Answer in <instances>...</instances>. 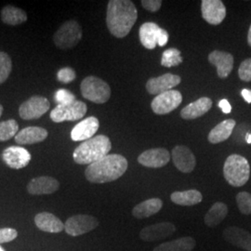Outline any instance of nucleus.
Segmentation results:
<instances>
[{
    "label": "nucleus",
    "mask_w": 251,
    "mask_h": 251,
    "mask_svg": "<svg viewBox=\"0 0 251 251\" xmlns=\"http://www.w3.org/2000/svg\"><path fill=\"white\" fill-rule=\"evenodd\" d=\"M138 12L132 1L110 0L108 2L106 24L110 33L117 38L127 36L135 25Z\"/></svg>",
    "instance_id": "f257e3e1"
},
{
    "label": "nucleus",
    "mask_w": 251,
    "mask_h": 251,
    "mask_svg": "<svg viewBox=\"0 0 251 251\" xmlns=\"http://www.w3.org/2000/svg\"><path fill=\"white\" fill-rule=\"evenodd\" d=\"M128 163L121 154L111 153L92 163L85 171L86 179L92 183H106L119 179L127 170Z\"/></svg>",
    "instance_id": "f03ea898"
},
{
    "label": "nucleus",
    "mask_w": 251,
    "mask_h": 251,
    "mask_svg": "<svg viewBox=\"0 0 251 251\" xmlns=\"http://www.w3.org/2000/svg\"><path fill=\"white\" fill-rule=\"evenodd\" d=\"M112 149L110 139L105 135H98L83 142L73 152L74 161L79 165H90L109 154Z\"/></svg>",
    "instance_id": "7ed1b4c3"
},
{
    "label": "nucleus",
    "mask_w": 251,
    "mask_h": 251,
    "mask_svg": "<svg viewBox=\"0 0 251 251\" xmlns=\"http://www.w3.org/2000/svg\"><path fill=\"white\" fill-rule=\"evenodd\" d=\"M224 175L230 185L233 187H241L250 179V163L240 154H231L225 161Z\"/></svg>",
    "instance_id": "20e7f679"
},
{
    "label": "nucleus",
    "mask_w": 251,
    "mask_h": 251,
    "mask_svg": "<svg viewBox=\"0 0 251 251\" xmlns=\"http://www.w3.org/2000/svg\"><path fill=\"white\" fill-rule=\"evenodd\" d=\"M81 93L85 99L95 103H105L111 97V89L105 81L90 75L81 82Z\"/></svg>",
    "instance_id": "39448f33"
},
{
    "label": "nucleus",
    "mask_w": 251,
    "mask_h": 251,
    "mask_svg": "<svg viewBox=\"0 0 251 251\" xmlns=\"http://www.w3.org/2000/svg\"><path fill=\"white\" fill-rule=\"evenodd\" d=\"M82 38L80 25L70 20L63 24L54 34V44L61 50H69L77 45Z\"/></svg>",
    "instance_id": "423d86ee"
},
{
    "label": "nucleus",
    "mask_w": 251,
    "mask_h": 251,
    "mask_svg": "<svg viewBox=\"0 0 251 251\" xmlns=\"http://www.w3.org/2000/svg\"><path fill=\"white\" fill-rule=\"evenodd\" d=\"M87 104L81 100H75L69 105H57L50 113V119L55 123L64 121H76L87 113Z\"/></svg>",
    "instance_id": "0eeeda50"
},
{
    "label": "nucleus",
    "mask_w": 251,
    "mask_h": 251,
    "mask_svg": "<svg viewBox=\"0 0 251 251\" xmlns=\"http://www.w3.org/2000/svg\"><path fill=\"white\" fill-rule=\"evenodd\" d=\"M50 108V100L43 96H33L21 104L19 115L25 120H34L44 116Z\"/></svg>",
    "instance_id": "6e6552de"
},
{
    "label": "nucleus",
    "mask_w": 251,
    "mask_h": 251,
    "mask_svg": "<svg viewBox=\"0 0 251 251\" xmlns=\"http://www.w3.org/2000/svg\"><path fill=\"white\" fill-rule=\"evenodd\" d=\"M99 221L95 217L79 214L70 217L64 224V230L71 236H79L97 228Z\"/></svg>",
    "instance_id": "1a4fd4ad"
},
{
    "label": "nucleus",
    "mask_w": 251,
    "mask_h": 251,
    "mask_svg": "<svg viewBox=\"0 0 251 251\" xmlns=\"http://www.w3.org/2000/svg\"><path fill=\"white\" fill-rule=\"evenodd\" d=\"M182 101L181 93L178 90H171L156 95L152 100L151 107L156 115H167L179 106Z\"/></svg>",
    "instance_id": "9d476101"
},
{
    "label": "nucleus",
    "mask_w": 251,
    "mask_h": 251,
    "mask_svg": "<svg viewBox=\"0 0 251 251\" xmlns=\"http://www.w3.org/2000/svg\"><path fill=\"white\" fill-rule=\"evenodd\" d=\"M4 163L13 170L25 168L31 161V153L22 146H9L1 154Z\"/></svg>",
    "instance_id": "9b49d317"
},
{
    "label": "nucleus",
    "mask_w": 251,
    "mask_h": 251,
    "mask_svg": "<svg viewBox=\"0 0 251 251\" xmlns=\"http://www.w3.org/2000/svg\"><path fill=\"white\" fill-rule=\"evenodd\" d=\"M201 11L203 19L211 25L222 24L226 16V8L221 0H203Z\"/></svg>",
    "instance_id": "f8f14e48"
},
{
    "label": "nucleus",
    "mask_w": 251,
    "mask_h": 251,
    "mask_svg": "<svg viewBox=\"0 0 251 251\" xmlns=\"http://www.w3.org/2000/svg\"><path fill=\"white\" fill-rule=\"evenodd\" d=\"M171 160V153L164 148H152L142 152L138 162L146 168L160 169L165 167Z\"/></svg>",
    "instance_id": "ddd939ff"
},
{
    "label": "nucleus",
    "mask_w": 251,
    "mask_h": 251,
    "mask_svg": "<svg viewBox=\"0 0 251 251\" xmlns=\"http://www.w3.org/2000/svg\"><path fill=\"white\" fill-rule=\"evenodd\" d=\"M176 227L171 223H160L150 225L140 232V238L145 242L160 241L175 233Z\"/></svg>",
    "instance_id": "4468645a"
},
{
    "label": "nucleus",
    "mask_w": 251,
    "mask_h": 251,
    "mask_svg": "<svg viewBox=\"0 0 251 251\" xmlns=\"http://www.w3.org/2000/svg\"><path fill=\"white\" fill-rule=\"evenodd\" d=\"M180 81L181 78L179 75L168 73L161 76L150 78L146 83V90L150 94L159 95L178 86Z\"/></svg>",
    "instance_id": "2eb2a0df"
},
{
    "label": "nucleus",
    "mask_w": 251,
    "mask_h": 251,
    "mask_svg": "<svg viewBox=\"0 0 251 251\" xmlns=\"http://www.w3.org/2000/svg\"><path fill=\"white\" fill-rule=\"evenodd\" d=\"M172 160L175 167L183 173L192 172L197 165L195 154L183 145H178L172 150Z\"/></svg>",
    "instance_id": "dca6fc26"
},
{
    "label": "nucleus",
    "mask_w": 251,
    "mask_h": 251,
    "mask_svg": "<svg viewBox=\"0 0 251 251\" xmlns=\"http://www.w3.org/2000/svg\"><path fill=\"white\" fill-rule=\"evenodd\" d=\"M98 118L90 117L74 126L71 131V139L74 142H85L91 139L99 129Z\"/></svg>",
    "instance_id": "f3484780"
},
{
    "label": "nucleus",
    "mask_w": 251,
    "mask_h": 251,
    "mask_svg": "<svg viewBox=\"0 0 251 251\" xmlns=\"http://www.w3.org/2000/svg\"><path fill=\"white\" fill-rule=\"evenodd\" d=\"M60 182L50 176H40L34 178L27 184V191L29 194L34 196L40 195H51L58 191Z\"/></svg>",
    "instance_id": "a211bd4d"
},
{
    "label": "nucleus",
    "mask_w": 251,
    "mask_h": 251,
    "mask_svg": "<svg viewBox=\"0 0 251 251\" xmlns=\"http://www.w3.org/2000/svg\"><path fill=\"white\" fill-rule=\"evenodd\" d=\"M208 61L217 68L220 78H226L233 71V56L231 53L214 50L208 55Z\"/></svg>",
    "instance_id": "6ab92c4d"
},
{
    "label": "nucleus",
    "mask_w": 251,
    "mask_h": 251,
    "mask_svg": "<svg viewBox=\"0 0 251 251\" xmlns=\"http://www.w3.org/2000/svg\"><path fill=\"white\" fill-rule=\"evenodd\" d=\"M224 237L227 242L244 251H251V233L242 228L232 226L224 231Z\"/></svg>",
    "instance_id": "aec40b11"
},
{
    "label": "nucleus",
    "mask_w": 251,
    "mask_h": 251,
    "mask_svg": "<svg viewBox=\"0 0 251 251\" xmlns=\"http://www.w3.org/2000/svg\"><path fill=\"white\" fill-rule=\"evenodd\" d=\"M48 131L40 126H27L20 130L15 136V142L21 145L35 144L45 141L48 138Z\"/></svg>",
    "instance_id": "412c9836"
},
{
    "label": "nucleus",
    "mask_w": 251,
    "mask_h": 251,
    "mask_svg": "<svg viewBox=\"0 0 251 251\" xmlns=\"http://www.w3.org/2000/svg\"><path fill=\"white\" fill-rule=\"evenodd\" d=\"M36 227L46 233H58L64 230L63 222L50 212H41L35 217Z\"/></svg>",
    "instance_id": "4be33fe9"
},
{
    "label": "nucleus",
    "mask_w": 251,
    "mask_h": 251,
    "mask_svg": "<svg viewBox=\"0 0 251 251\" xmlns=\"http://www.w3.org/2000/svg\"><path fill=\"white\" fill-rule=\"evenodd\" d=\"M212 107V100L206 97H202L200 99L191 102L187 106L183 108L180 112V117L186 120L196 119L204 116L210 108Z\"/></svg>",
    "instance_id": "5701e85b"
},
{
    "label": "nucleus",
    "mask_w": 251,
    "mask_h": 251,
    "mask_svg": "<svg viewBox=\"0 0 251 251\" xmlns=\"http://www.w3.org/2000/svg\"><path fill=\"white\" fill-rule=\"evenodd\" d=\"M236 122L233 119H226L225 121L219 123L213 127L208 134V142L210 144H217L223 143L230 138L233 134L234 126Z\"/></svg>",
    "instance_id": "b1692460"
},
{
    "label": "nucleus",
    "mask_w": 251,
    "mask_h": 251,
    "mask_svg": "<svg viewBox=\"0 0 251 251\" xmlns=\"http://www.w3.org/2000/svg\"><path fill=\"white\" fill-rule=\"evenodd\" d=\"M163 202L159 198H151L138 204L132 209V215L136 219H145L160 211Z\"/></svg>",
    "instance_id": "393cba45"
},
{
    "label": "nucleus",
    "mask_w": 251,
    "mask_h": 251,
    "mask_svg": "<svg viewBox=\"0 0 251 251\" xmlns=\"http://www.w3.org/2000/svg\"><path fill=\"white\" fill-rule=\"evenodd\" d=\"M160 27L154 23H145L140 27L139 36L141 43L148 50H153L157 45V34Z\"/></svg>",
    "instance_id": "a878e982"
},
{
    "label": "nucleus",
    "mask_w": 251,
    "mask_h": 251,
    "mask_svg": "<svg viewBox=\"0 0 251 251\" xmlns=\"http://www.w3.org/2000/svg\"><path fill=\"white\" fill-rule=\"evenodd\" d=\"M196 247V240L191 236H184L169 242L163 243L152 251H192Z\"/></svg>",
    "instance_id": "bb28decb"
},
{
    "label": "nucleus",
    "mask_w": 251,
    "mask_h": 251,
    "mask_svg": "<svg viewBox=\"0 0 251 251\" xmlns=\"http://www.w3.org/2000/svg\"><path fill=\"white\" fill-rule=\"evenodd\" d=\"M171 198L173 203L179 206H195L203 200L202 194L198 190L174 192Z\"/></svg>",
    "instance_id": "cd10ccee"
},
{
    "label": "nucleus",
    "mask_w": 251,
    "mask_h": 251,
    "mask_svg": "<svg viewBox=\"0 0 251 251\" xmlns=\"http://www.w3.org/2000/svg\"><path fill=\"white\" fill-rule=\"evenodd\" d=\"M1 20L8 25H18L27 21L26 12L23 9L8 5L1 10Z\"/></svg>",
    "instance_id": "c85d7f7f"
},
{
    "label": "nucleus",
    "mask_w": 251,
    "mask_h": 251,
    "mask_svg": "<svg viewBox=\"0 0 251 251\" xmlns=\"http://www.w3.org/2000/svg\"><path fill=\"white\" fill-rule=\"evenodd\" d=\"M228 214V206L225 203L217 202L207 211L204 221L206 226L215 227L220 225Z\"/></svg>",
    "instance_id": "c756f323"
},
{
    "label": "nucleus",
    "mask_w": 251,
    "mask_h": 251,
    "mask_svg": "<svg viewBox=\"0 0 251 251\" xmlns=\"http://www.w3.org/2000/svg\"><path fill=\"white\" fill-rule=\"evenodd\" d=\"M19 125L16 120L9 119L0 122V142H7L18 134Z\"/></svg>",
    "instance_id": "7c9ffc66"
},
{
    "label": "nucleus",
    "mask_w": 251,
    "mask_h": 251,
    "mask_svg": "<svg viewBox=\"0 0 251 251\" xmlns=\"http://www.w3.org/2000/svg\"><path fill=\"white\" fill-rule=\"evenodd\" d=\"M182 63V58L180 56V51L175 48L168 49L163 52L161 59V65L165 67H174Z\"/></svg>",
    "instance_id": "2f4dec72"
},
{
    "label": "nucleus",
    "mask_w": 251,
    "mask_h": 251,
    "mask_svg": "<svg viewBox=\"0 0 251 251\" xmlns=\"http://www.w3.org/2000/svg\"><path fill=\"white\" fill-rule=\"evenodd\" d=\"M12 70V62L9 54L0 51V85L9 78Z\"/></svg>",
    "instance_id": "473e14b6"
},
{
    "label": "nucleus",
    "mask_w": 251,
    "mask_h": 251,
    "mask_svg": "<svg viewBox=\"0 0 251 251\" xmlns=\"http://www.w3.org/2000/svg\"><path fill=\"white\" fill-rule=\"evenodd\" d=\"M236 204L244 215L251 214V194L248 192H241L236 196Z\"/></svg>",
    "instance_id": "72a5a7b5"
},
{
    "label": "nucleus",
    "mask_w": 251,
    "mask_h": 251,
    "mask_svg": "<svg viewBox=\"0 0 251 251\" xmlns=\"http://www.w3.org/2000/svg\"><path fill=\"white\" fill-rule=\"evenodd\" d=\"M54 100L58 105H69L76 100L75 96L72 92L65 89L57 90L54 95Z\"/></svg>",
    "instance_id": "f704fd0d"
},
{
    "label": "nucleus",
    "mask_w": 251,
    "mask_h": 251,
    "mask_svg": "<svg viewBox=\"0 0 251 251\" xmlns=\"http://www.w3.org/2000/svg\"><path fill=\"white\" fill-rule=\"evenodd\" d=\"M75 72L70 67H64L57 73V78L63 84H69L75 79Z\"/></svg>",
    "instance_id": "c9c22d12"
},
{
    "label": "nucleus",
    "mask_w": 251,
    "mask_h": 251,
    "mask_svg": "<svg viewBox=\"0 0 251 251\" xmlns=\"http://www.w3.org/2000/svg\"><path fill=\"white\" fill-rule=\"evenodd\" d=\"M239 78L245 82L251 81V58L243 61L238 69Z\"/></svg>",
    "instance_id": "e433bc0d"
},
{
    "label": "nucleus",
    "mask_w": 251,
    "mask_h": 251,
    "mask_svg": "<svg viewBox=\"0 0 251 251\" xmlns=\"http://www.w3.org/2000/svg\"><path fill=\"white\" fill-rule=\"evenodd\" d=\"M18 233L13 228H2L0 229V244L9 243L16 239Z\"/></svg>",
    "instance_id": "4c0bfd02"
},
{
    "label": "nucleus",
    "mask_w": 251,
    "mask_h": 251,
    "mask_svg": "<svg viewBox=\"0 0 251 251\" xmlns=\"http://www.w3.org/2000/svg\"><path fill=\"white\" fill-rule=\"evenodd\" d=\"M142 5L146 10L155 12L161 8L162 1L161 0H143Z\"/></svg>",
    "instance_id": "58836bf2"
},
{
    "label": "nucleus",
    "mask_w": 251,
    "mask_h": 251,
    "mask_svg": "<svg viewBox=\"0 0 251 251\" xmlns=\"http://www.w3.org/2000/svg\"><path fill=\"white\" fill-rule=\"evenodd\" d=\"M168 41H169L168 32L165 29L159 28L158 34H157V45L164 47L168 44Z\"/></svg>",
    "instance_id": "ea45409f"
},
{
    "label": "nucleus",
    "mask_w": 251,
    "mask_h": 251,
    "mask_svg": "<svg viewBox=\"0 0 251 251\" xmlns=\"http://www.w3.org/2000/svg\"><path fill=\"white\" fill-rule=\"evenodd\" d=\"M219 107L221 108V110L225 113V114H230L232 111V106L230 104V102L227 100H222L219 102Z\"/></svg>",
    "instance_id": "a19ab883"
},
{
    "label": "nucleus",
    "mask_w": 251,
    "mask_h": 251,
    "mask_svg": "<svg viewBox=\"0 0 251 251\" xmlns=\"http://www.w3.org/2000/svg\"><path fill=\"white\" fill-rule=\"evenodd\" d=\"M241 95H242L243 98L244 100L247 101V102H249V103H251V90H248V89H244L241 91Z\"/></svg>",
    "instance_id": "79ce46f5"
},
{
    "label": "nucleus",
    "mask_w": 251,
    "mask_h": 251,
    "mask_svg": "<svg viewBox=\"0 0 251 251\" xmlns=\"http://www.w3.org/2000/svg\"><path fill=\"white\" fill-rule=\"evenodd\" d=\"M248 43L251 47V25L249 30V34H248Z\"/></svg>",
    "instance_id": "37998d69"
},
{
    "label": "nucleus",
    "mask_w": 251,
    "mask_h": 251,
    "mask_svg": "<svg viewBox=\"0 0 251 251\" xmlns=\"http://www.w3.org/2000/svg\"><path fill=\"white\" fill-rule=\"evenodd\" d=\"M246 143L248 144H251V133H249L246 137Z\"/></svg>",
    "instance_id": "c03bdc74"
},
{
    "label": "nucleus",
    "mask_w": 251,
    "mask_h": 251,
    "mask_svg": "<svg viewBox=\"0 0 251 251\" xmlns=\"http://www.w3.org/2000/svg\"><path fill=\"white\" fill-rule=\"evenodd\" d=\"M2 113H3V106L0 104V117H1V115H2Z\"/></svg>",
    "instance_id": "a18cd8bd"
},
{
    "label": "nucleus",
    "mask_w": 251,
    "mask_h": 251,
    "mask_svg": "<svg viewBox=\"0 0 251 251\" xmlns=\"http://www.w3.org/2000/svg\"><path fill=\"white\" fill-rule=\"evenodd\" d=\"M0 251H5V250H4V249H3L1 246H0Z\"/></svg>",
    "instance_id": "49530a36"
}]
</instances>
